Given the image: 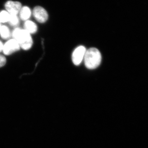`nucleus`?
<instances>
[{
    "mask_svg": "<svg viewBox=\"0 0 148 148\" xmlns=\"http://www.w3.org/2000/svg\"><path fill=\"white\" fill-rule=\"evenodd\" d=\"M85 66L89 69H96L101 64L102 56L101 52L95 48L86 50L84 57Z\"/></svg>",
    "mask_w": 148,
    "mask_h": 148,
    "instance_id": "nucleus-1",
    "label": "nucleus"
},
{
    "mask_svg": "<svg viewBox=\"0 0 148 148\" xmlns=\"http://www.w3.org/2000/svg\"><path fill=\"white\" fill-rule=\"evenodd\" d=\"M12 36L20 47L24 50H28L32 47L33 40L30 34L26 30L16 28L12 32Z\"/></svg>",
    "mask_w": 148,
    "mask_h": 148,
    "instance_id": "nucleus-2",
    "label": "nucleus"
},
{
    "mask_svg": "<svg viewBox=\"0 0 148 148\" xmlns=\"http://www.w3.org/2000/svg\"><path fill=\"white\" fill-rule=\"evenodd\" d=\"M86 49L83 46H79L74 50L72 54V61L75 66H79L84 59Z\"/></svg>",
    "mask_w": 148,
    "mask_h": 148,
    "instance_id": "nucleus-3",
    "label": "nucleus"
},
{
    "mask_svg": "<svg viewBox=\"0 0 148 148\" xmlns=\"http://www.w3.org/2000/svg\"><path fill=\"white\" fill-rule=\"evenodd\" d=\"M20 46L14 39L9 40L5 43L3 45V53L6 55H10L12 53L19 50Z\"/></svg>",
    "mask_w": 148,
    "mask_h": 148,
    "instance_id": "nucleus-4",
    "label": "nucleus"
},
{
    "mask_svg": "<svg viewBox=\"0 0 148 148\" xmlns=\"http://www.w3.org/2000/svg\"><path fill=\"white\" fill-rule=\"evenodd\" d=\"M33 15L38 22L43 23L47 21L48 18V14L47 12L40 6L35 7L33 11Z\"/></svg>",
    "mask_w": 148,
    "mask_h": 148,
    "instance_id": "nucleus-5",
    "label": "nucleus"
},
{
    "mask_svg": "<svg viewBox=\"0 0 148 148\" xmlns=\"http://www.w3.org/2000/svg\"><path fill=\"white\" fill-rule=\"evenodd\" d=\"M5 8L10 14L17 15L21 10V4L19 2L9 1L6 3Z\"/></svg>",
    "mask_w": 148,
    "mask_h": 148,
    "instance_id": "nucleus-6",
    "label": "nucleus"
},
{
    "mask_svg": "<svg viewBox=\"0 0 148 148\" xmlns=\"http://www.w3.org/2000/svg\"><path fill=\"white\" fill-rule=\"evenodd\" d=\"M24 30L29 34H35L37 31V26L34 22L30 20H27L24 24Z\"/></svg>",
    "mask_w": 148,
    "mask_h": 148,
    "instance_id": "nucleus-7",
    "label": "nucleus"
},
{
    "mask_svg": "<svg viewBox=\"0 0 148 148\" xmlns=\"http://www.w3.org/2000/svg\"><path fill=\"white\" fill-rule=\"evenodd\" d=\"M31 11L30 9L27 6L21 8L19 11V16L21 20L27 21L31 15Z\"/></svg>",
    "mask_w": 148,
    "mask_h": 148,
    "instance_id": "nucleus-8",
    "label": "nucleus"
},
{
    "mask_svg": "<svg viewBox=\"0 0 148 148\" xmlns=\"http://www.w3.org/2000/svg\"><path fill=\"white\" fill-rule=\"evenodd\" d=\"M0 35L4 39H8L10 37V32L9 29L6 26L3 25L0 28Z\"/></svg>",
    "mask_w": 148,
    "mask_h": 148,
    "instance_id": "nucleus-9",
    "label": "nucleus"
},
{
    "mask_svg": "<svg viewBox=\"0 0 148 148\" xmlns=\"http://www.w3.org/2000/svg\"><path fill=\"white\" fill-rule=\"evenodd\" d=\"M10 14L6 11H2L0 12V22L5 23L8 22Z\"/></svg>",
    "mask_w": 148,
    "mask_h": 148,
    "instance_id": "nucleus-10",
    "label": "nucleus"
},
{
    "mask_svg": "<svg viewBox=\"0 0 148 148\" xmlns=\"http://www.w3.org/2000/svg\"><path fill=\"white\" fill-rule=\"evenodd\" d=\"M8 22L11 26H16L19 23V19L17 15L15 14H10Z\"/></svg>",
    "mask_w": 148,
    "mask_h": 148,
    "instance_id": "nucleus-11",
    "label": "nucleus"
},
{
    "mask_svg": "<svg viewBox=\"0 0 148 148\" xmlns=\"http://www.w3.org/2000/svg\"><path fill=\"white\" fill-rule=\"evenodd\" d=\"M6 60L5 56L0 55V68L3 67L5 65Z\"/></svg>",
    "mask_w": 148,
    "mask_h": 148,
    "instance_id": "nucleus-12",
    "label": "nucleus"
},
{
    "mask_svg": "<svg viewBox=\"0 0 148 148\" xmlns=\"http://www.w3.org/2000/svg\"><path fill=\"white\" fill-rule=\"evenodd\" d=\"M3 44L2 42L0 41V52L3 51Z\"/></svg>",
    "mask_w": 148,
    "mask_h": 148,
    "instance_id": "nucleus-13",
    "label": "nucleus"
},
{
    "mask_svg": "<svg viewBox=\"0 0 148 148\" xmlns=\"http://www.w3.org/2000/svg\"><path fill=\"white\" fill-rule=\"evenodd\" d=\"M1 22H0V28H1Z\"/></svg>",
    "mask_w": 148,
    "mask_h": 148,
    "instance_id": "nucleus-14",
    "label": "nucleus"
}]
</instances>
